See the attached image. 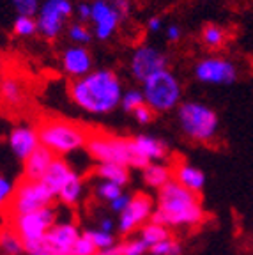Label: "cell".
Masks as SVG:
<instances>
[{
  "label": "cell",
  "instance_id": "cell-1",
  "mask_svg": "<svg viewBox=\"0 0 253 255\" xmlns=\"http://www.w3.org/2000/svg\"><path fill=\"white\" fill-rule=\"evenodd\" d=\"M73 103L92 116H107L117 107L124 96L123 82L112 69H94L69 85Z\"/></svg>",
  "mask_w": 253,
  "mask_h": 255
},
{
  "label": "cell",
  "instance_id": "cell-2",
  "mask_svg": "<svg viewBox=\"0 0 253 255\" xmlns=\"http://www.w3.org/2000/svg\"><path fill=\"white\" fill-rule=\"evenodd\" d=\"M206 220V209L198 193L170 181L158 191V204L150 222L165 227H197Z\"/></svg>",
  "mask_w": 253,
  "mask_h": 255
},
{
  "label": "cell",
  "instance_id": "cell-3",
  "mask_svg": "<svg viewBox=\"0 0 253 255\" xmlns=\"http://www.w3.org/2000/svg\"><path fill=\"white\" fill-rule=\"evenodd\" d=\"M177 123L181 131L198 143L213 142L220 131L216 110L200 101H182L177 108Z\"/></svg>",
  "mask_w": 253,
  "mask_h": 255
},
{
  "label": "cell",
  "instance_id": "cell-4",
  "mask_svg": "<svg viewBox=\"0 0 253 255\" xmlns=\"http://www.w3.org/2000/svg\"><path fill=\"white\" fill-rule=\"evenodd\" d=\"M39 142L43 147L53 154H69L83 149L89 142V133L82 126L69 121L52 119L46 121L37 129Z\"/></svg>",
  "mask_w": 253,
  "mask_h": 255
},
{
  "label": "cell",
  "instance_id": "cell-5",
  "mask_svg": "<svg viewBox=\"0 0 253 255\" xmlns=\"http://www.w3.org/2000/svg\"><path fill=\"white\" fill-rule=\"evenodd\" d=\"M142 92L145 103L156 114L179 108L182 100V85L170 69H163L154 76H150L149 80H145L142 84Z\"/></svg>",
  "mask_w": 253,
  "mask_h": 255
},
{
  "label": "cell",
  "instance_id": "cell-6",
  "mask_svg": "<svg viewBox=\"0 0 253 255\" xmlns=\"http://www.w3.org/2000/svg\"><path fill=\"white\" fill-rule=\"evenodd\" d=\"M89 156L98 163H115L124 167H134V152L131 145V138L114 135H91L85 145Z\"/></svg>",
  "mask_w": 253,
  "mask_h": 255
},
{
  "label": "cell",
  "instance_id": "cell-7",
  "mask_svg": "<svg viewBox=\"0 0 253 255\" xmlns=\"http://www.w3.org/2000/svg\"><path fill=\"white\" fill-rule=\"evenodd\" d=\"M53 200H55V193L43 181L23 179L14 188V195L9 204V211H11V216L27 215V213L52 207Z\"/></svg>",
  "mask_w": 253,
  "mask_h": 255
},
{
  "label": "cell",
  "instance_id": "cell-8",
  "mask_svg": "<svg viewBox=\"0 0 253 255\" xmlns=\"http://www.w3.org/2000/svg\"><path fill=\"white\" fill-rule=\"evenodd\" d=\"M75 12V5L71 0H44L39 5L36 21H37V34L44 39L52 41L62 34L66 21Z\"/></svg>",
  "mask_w": 253,
  "mask_h": 255
},
{
  "label": "cell",
  "instance_id": "cell-9",
  "mask_svg": "<svg viewBox=\"0 0 253 255\" xmlns=\"http://www.w3.org/2000/svg\"><path fill=\"white\" fill-rule=\"evenodd\" d=\"M55 223H57V211L55 207L52 206V207H46V209H41V211L11 216V225L9 227L20 236L25 245V243H30V241L44 239Z\"/></svg>",
  "mask_w": 253,
  "mask_h": 255
},
{
  "label": "cell",
  "instance_id": "cell-10",
  "mask_svg": "<svg viewBox=\"0 0 253 255\" xmlns=\"http://www.w3.org/2000/svg\"><path fill=\"white\" fill-rule=\"evenodd\" d=\"M193 75L204 85H232L238 80L239 71L230 59L206 57L195 64Z\"/></svg>",
  "mask_w": 253,
  "mask_h": 255
},
{
  "label": "cell",
  "instance_id": "cell-11",
  "mask_svg": "<svg viewBox=\"0 0 253 255\" xmlns=\"http://www.w3.org/2000/svg\"><path fill=\"white\" fill-rule=\"evenodd\" d=\"M168 66V57L154 46L142 44V46L134 48L129 59V71L133 78L140 84H143L150 76L156 73L163 71Z\"/></svg>",
  "mask_w": 253,
  "mask_h": 255
},
{
  "label": "cell",
  "instance_id": "cell-12",
  "mask_svg": "<svg viewBox=\"0 0 253 255\" xmlns=\"http://www.w3.org/2000/svg\"><path fill=\"white\" fill-rule=\"evenodd\" d=\"M152 213H154V200L150 199L147 193H136V195H133L129 206L126 207V211L119 215L117 231L123 236L131 234L140 225L143 227L147 222H150Z\"/></svg>",
  "mask_w": 253,
  "mask_h": 255
},
{
  "label": "cell",
  "instance_id": "cell-13",
  "mask_svg": "<svg viewBox=\"0 0 253 255\" xmlns=\"http://www.w3.org/2000/svg\"><path fill=\"white\" fill-rule=\"evenodd\" d=\"M136 168H145L150 163H158L168 156V145L161 138L152 135H136L131 138Z\"/></svg>",
  "mask_w": 253,
  "mask_h": 255
},
{
  "label": "cell",
  "instance_id": "cell-14",
  "mask_svg": "<svg viewBox=\"0 0 253 255\" xmlns=\"http://www.w3.org/2000/svg\"><path fill=\"white\" fill-rule=\"evenodd\" d=\"M92 16L91 21L94 25V36L99 41L110 39L119 28L123 16L115 11L110 0H92Z\"/></svg>",
  "mask_w": 253,
  "mask_h": 255
},
{
  "label": "cell",
  "instance_id": "cell-15",
  "mask_svg": "<svg viewBox=\"0 0 253 255\" xmlns=\"http://www.w3.org/2000/svg\"><path fill=\"white\" fill-rule=\"evenodd\" d=\"M80 236H82V231L75 222H69V220L57 222L44 238V247H46V250L71 254Z\"/></svg>",
  "mask_w": 253,
  "mask_h": 255
},
{
  "label": "cell",
  "instance_id": "cell-16",
  "mask_svg": "<svg viewBox=\"0 0 253 255\" xmlns=\"http://www.w3.org/2000/svg\"><path fill=\"white\" fill-rule=\"evenodd\" d=\"M9 147L14 152V156L21 161L28 158L36 149L41 147L39 135H37V129L30 126H16L11 129L7 136Z\"/></svg>",
  "mask_w": 253,
  "mask_h": 255
},
{
  "label": "cell",
  "instance_id": "cell-17",
  "mask_svg": "<svg viewBox=\"0 0 253 255\" xmlns=\"http://www.w3.org/2000/svg\"><path fill=\"white\" fill-rule=\"evenodd\" d=\"M62 69L75 80L89 75L91 71H94L91 52L85 46H78V44L66 48L62 53Z\"/></svg>",
  "mask_w": 253,
  "mask_h": 255
},
{
  "label": "cell",
  "instance_id": "cell-18",
  "mask_svg": "<svg viewBox=\"0 0 253 255\" xmlns=\"http://www.w3.org/2000/svg\"><path fill=\"white\" fill-rule=\"evenodd\" d=\"M174 181L179 183L182 188L193 191V193H200L206 188V174L202 168L197 165H191L188 161H177L174 167Z\"/></svg>",
  "mask_w": 253,
  "mask_h": 255
},
{
  "label": "cell",
  "instance_id": "cell-19",
  "mask_svg": "<svg viewBox=\"0 0 253 255\" xmlns=\"http://www.w3.org/2000/svg\"><path fill=\"white\" fill-rule=\"evenodd\" d=\"M57 156L52 151L41 145L39 149L32 152L27 159L23 161V175L28 181H41L46 175L48 168L52 167Z\"/></svg>",
  "mask_w": 253,
  "mask_h": 255
},
{
  "label": "cell",
  "instance_id": "cell-20",
  "mask_svg": "<svg viewBox=\"0 0 253 255\" xmlns=\"http://www.w3.org/2000/svg\"><path fill=\"white\" fill-rule=\"evenodd\" d=\"M75 175H78V172H76L71 165L67 163L66 159L55 158V161L52 163V167L48 168L46 175H44L41 181H43V183L46 184V186L50 188V190H52L53 193H55V197H57V193L62 190L64 184L69 183Z\"/></svg>",
  "mask_w": 253,
  "mask_h": 255
},
{
  "label": "cell",
  "instance_id": "cell-21",
  "mask_svg": "<svg viewBox=\"0 0 253 255\" xmlns=\"http://www.w3.org/2000/svg\"><path fill=\"white\" fill-rule=\"evenodd\" d=\"M142 177L147 186L159 191L163 186H166V184L170 183V181H174V167L163 163V161L150 163L145 168H142Z\"/></svg>",
  "mask_w": 253,
  "mask_h": 255
},
{
  "label": "cell",
  "instance_id": "cell-22",
  "mask_svg": "<svg viewBox=\"0 0 253 255\" xmlns=\"http://www.w3.org/2000/svg\"><path fill=\"white\" fill-rule=\"evenodd\" d=\"M96 175L101 181H108V183L119 184V186H126L129 183V168L124 165H115V163H99L96 167Z\"/></svg>",
  "mask_w": 253,
  "mask_h": 255
},
{
  "label": "cell",
  "instance_id": "cell-23",
  "mask_svg": "<svg viewBox=\"0 0 253 255\" xmlns=\"http://www.w3.org/2000/svg\"><path fill=\"white\" fill-rule=\"evenodd\" d=\"M0 100L9 107H16L23 101V87L16 78L5 76L0 82Z\"/></svg>",
  "mask_w": 253,
  "mask_h": 255
},
{
  "label": "cell",
  "instance_id": "cell-24",
  "mask_svg": "<svg viewBox=\"0 0 253 255\" xmlns=\"http://www.w3.org/2000/svg\"><path fill=\"white\" fill-rule=\"evenodd\" d=\"M138 238L142 239L147 248H152L154 245L161 243V241L172 238V236H170L168 227H165V225H159V223H154V222H147L145 225L140 229Z\"/></svg>",
  "mask_w": 253,
  "mask_h": 255
},
{
  "label": "cell",
  "instance_id": "cell-25",
  "mask_svg": "<svg viewBox=\"0 0 253 255\" xmlns=\"http://www.w3.org/2000/svg\"><path fill=\"white\" fill-rule=\"evenodd\" d=\"M0 252L4 255H21L25 252L23 241L11 227L0 231Z\"/></svg>",
  "mask_w": 253,
  "mask_h": 255
},
{
  "label": "cell",
  "instance_id": "cell-26",
  "mask_svg": "<svg viewBox=\"0 0 253 255\" xmlns=\"http://www.w3.org/2000/svg\"><path fill=\"white\" fill-rule=\"evenodd\" d=\"M82 193H83V181L78 174L67 184H64L62 190L57 193V199H59L64 206H75V204H78L80 199H82Z\"/></svg>",
  "mask_w": 253,
  "mask_h": 255
},
{
  "label": "cell",
  "instance_id": "cell-27",
  "mask_svg": "<svg viewBox=\"0 0 253 255\" xmlns=\"http://www.w3.org/2000/svg\"><path fill=\"white\" fill-rule=\"evenodd\" d=\"M227 41V32L223 27L216 23H207L202 30V43L204 46L211 48V50H216V48H222Z\"/></svg>",
  "mask_w": 253,
  "mask_h": 255
},
{
  "label": "cell",
  "instance_id": "cell-28",
  "mask_svg": "<svg viewBox=\"0 0 253 255\" xmlns=\"http://www.w3.org/2000/svg\"><path fill=\"white\" fill-rule=\"evenodd\" d=\"M12 30L16 36L20 37H32L34 34H37V21L34 16H16L14 23H12Z\"/></svg>",
  "mask_w": 253,
  "mask_h": 255
},
{
  "label": "cell",
  "instance_id": "cell-29",
  "mask_svg": "<svg viewBox=\"0 0 253 255\" xmlns=\"http://www.w3.org/2000/svg\"><path fill=\"white\" fill-rule=\"evenodd\" d=\"M145 105V98H143L142 89H129L124 92L123 100H121V108L127 114H133L136 108Z\"/></svg>",
  "mask_w": 253,
  "mask_h": 255
},
{
  "label": "cell",
  "instance_id": "cell-30",
  "mask_svg": "<svg viewBox=\"0 0 253 255\" xmlns=\"http://www.w3.org/2000/svg\"><path fill=\"white\" fill-rule=\"evenodd\" d=\"M67 36H69V39H71L75 44L85 46V44H89L92 41V36H94V34L85 27V23H80L78 21V23L69 25V28H67Z\"/></svg>",
  "mask_w": 253,
  "mask_h": 255
},
{
  "label": "cell",
  "instance_id": "cell-31",
  "mask_svg": "<svg viewBox=\"0 0 253 255\" xmlns=\"http://www.w3.org/2000/svg\"><path fill=\"white\" fill-rule=\"evenodd\" d=\"M124 190L123 186L119 184H114V183H108V181H101L96 188V197L99 200H105V202L110 204L112 200H115L119 195H123Z\"/></svg>",
  "mask_w": 253,
  "mask_h": 255
},
{
  "label": "cell",
  "instance_id": "cell-32",
  "mask_svg": "<svg viewBox=\"0 0 253 255\" xmlns=\"http://www.w3.org/2000/svg\"><path fill=\"white\" fill-rule=\"evenodd\" d=\"M85 234L92 239V243L96 245L98 252L112 248L115 243H117V241H115V234H108V232L99 231V229H89V231H85Z\"/></svg>",
  "mask_w": 253,
  "mask_h": 255
},
{
  "label": "cell",
  "instance_id": "cell-33",
  "mask_svg": "<svg viewBox=\"0 0 253 255\" xmlns=\"http://www.w3.org/2000/svg\"><path fill=\"white\" fill-rule=\"evenodd\" d=\"M150 255H182V247L179 241H175L174 238H168L161 243L154 245L152 248H149Z\"/></svg>",
  "mask_w": 253,
  "mask_h": 255
},
{
  "label": "cell",
  "instance_id": "cell-34",
  "mask_svg": "<svg viewBox=\"0 0 253 255\" xmlns=\"http://www.w3.org/2000/svg\"><path fill=\"white\" fill-rule=\"evenodd\" d=\"M73 255H98V248L92 243V239L85 234V231L82 232V236L78 238V241L73 247Z\"/></svg>",
  "mask_w": 253,
  "mask_h": 255
},
{
  "label": "cell",
  "instance_id": "cell-35",
  "mask_svg": "<svg viewBox=\"0 0 253 255\" xmlns=\"http://www.w3.org/2000/svg\"><path fill=\"white\" fill-rule=\"evenodd\" d=\"M119 245H121V255H145L149 252V248L143 245V241L140 238L127 239V241H123Z\"/></svg>",
  "mask_w": 253,
  "mask_h": 255
},
{
  "label": "cell",
  "instance_id": "cell-36",
  "mask_svg": "<svg viewBox=\"0 0 253 255\" xmlns=\"http://www.w3.org/2000/svg\"><path fill=\"white\" fill-rule=\"evenodd\" d=\"M14 184L9 177L0 174V209H4V207H9L11 204V199L14 195Z\"/></svg>",
  "mask_w": 253,
  "mask_h": 255
},
{
  "label": "cell",
  "instance_id": "cell-37",
  "mask_svg": "<svg viewBox=\"0 0 253 255\" xmlns=\"http://www.w3.org/2000/svg\"><path fill=\"white\" fill-rule=\"evenodd\" d=\"M12 7L21 16H34L39 11V0H11Z\"/></svg>",
  "mask_w": 253,
  "mask_h": 255
},
{
  "label": "cell",
  "instance_id": "cell-38",
  "mask_svg": "<svg viewBox=\"0 0 253 255\" xmlns=\"http://www.w3.org/2000/svg\"><path fill=\"white\" fill-rule=\"evenodd\" d=\"M131 199H133V195H129V193H126V191H124L123 195H119L115 200H112V202L108 204V207L112 209V213H115V215H121V213L126 211V207L129 206Z\"/></svg>",
  "mask_w": 253,
  "mask_h": 255
},
{
  "label": "cell",
  "instance_id": "cell-39",
  "mask_svg": "<svg viewBox=\"0 0 253 255\" xmlns=\"http://www.w3.org/2000/svg\"><path fill=\"white\" fill-rule=\"evenodd\" d=\"M154 114H156V112L152 110V108H150L147 103L142 105V107L136 108V110L133 112L134 119H136V123H140V124H149L150 121L154 119Z\"/></svg>",
  "mask_w": 253,
  "mask_h": 255
},
{
  "label": "cell",
  "instance_id": "cell-40",
  "mask_svg": "<svg viewBox=\"0 0 253 255\" xmlns=\"http://www.w3.org/2000/svg\"><path fill=\"white\" fill-rule=\"evenodd\" d=\"M75 12L78 16L80 23H87V21H91V16H92V4L91 2H80L76 5Z\"/></svg>",
  "mask_w": 253,
  "mask_h": 255
},
{
  "label": "cell",
  "instance_id": "cell-41",
  "mask_svg": "<svg viewBox=\"0 0 253 255\" xmlns=\"http://www.w3.org/2000/svg\"><path fill=\"white\" fill-rule=\"evenodd\" d=\"M110 4L114 9L123 16V20H126L127 14L131 12V0H110Z\"/></svg>",
  "mask_w": 253,
  "mask_h": 255
},
{
  "label": "cell",
  "instance_id": "cell-42",
  "mask_svg": "<svg viewBox=\"0 0 253 255\" xmlns=\"http://www.w3.org/2000/svg\"><path fill=\"white\" fill-rule=\"evenodd\" d=\"M96 229H99V231H103V232H108V234H114L115 229H117V223H115L110 216H103L101 220H98V227Z\"/></svg>",
  "mask_w": 253,
  "mask_h": 255
},
{
  "label": "cell",
  "instance_id": "cell-43",
  "mask_svg": "<svg viewBox=\"0 0 253 255\" xmlns=\"http://www.w3.org/2000/svg\"><path fill=\"white\" fill-rule=\"evenodd\" d=\"M165 36H166V39L170 41V43H177V41L182 37L181 27H179V25H175V23L168 25V27H166V30H165Z\"/></svg>",
  "mask_w": 253,
  "mask_h": 255
},
{
  "label": "cell",
  "instance_id": "cell-44",
  "mask_svg": "<svg viewBox=\"0 0 253 255\" xmlns=\"http://www.w3.org/2000/svg\"><path fill=\"white\" fill-rule=\"evenodd\" d=\"M147 28H149L150 32H159L163 28V20L159 16H152V18H149V21H147Z\"/></svg>",
  "mask_w": 253,
  "mask_h": 255
},
{
  "label": "cell",
  "instance_id": "cell-45",
  "mask_svg": "<svg viewBox=\"0 0 253 255\" xmlns=\"http://www.w3.org/2000/svg\"><path fill=\"white\" fill-rule=\"evenodd\" d=\"M37 255H73V254H66V252H53V250H46L43 254H37Z\"/></svg>",
  "mask_w": 253,
  "mask_h": 255
},
{
  "label": "cell",
  "instance_id": "cell-46",
  "mask_svg": "<svg viewBox=\"0 0 253 255\" xmlns=\"http://www.w3.org/2000/svg\"><path fill=\"white\" fill-rule=\"evenodd\" d=\"M0 82H2V71H0Z\"/></svg>",
  "mask_w": 253,
  "mask_h": 255
}]
</instances>
